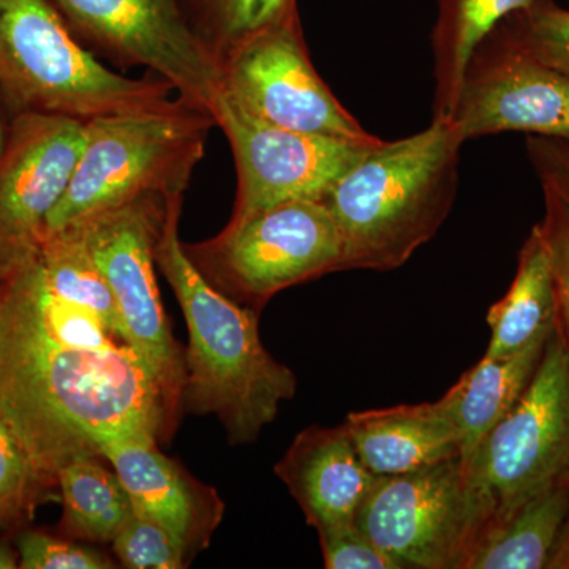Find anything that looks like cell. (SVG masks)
<instances>
[{
	"label": "cell",
	"instance_id": "83f0119b",
	"mask_svg": "<svg viewBox=\"0 0 569 569\" xmlns=\"http://www.w3.org/2000/svg\"><path fill=\"white\" fill-rule=\"evenodd\" d=\"M545 217L538 223L548 249L557 299V328L569 355V200L542 183Z\"/></svg>",
	"mask_w": 569,
	"mask_h": 569
},
{
	"label": "cell",
	"instance_id": "277c9868",
	"mask_svg": "<svg viewBox=\"0 0 569 569\" xmlns=\"http://www.w3.org/2000/svg\"><path fill=\"white\" fill-rule=\"evenodd\" d=\"M159 77L104 66L71 32L52 0H0V96L11 116L43 112L91 121L167 110L178 102Z\"/></svg>",
	"mask_w": 569,
	"mask_h": 569
},
{
	"label": "cell",
	"instance_id": "f1b7e54d",
	"mask_svg": "<svg viewBox=\"0 0 569 569\" xmlns=\"http://www.w3.org/2000/svg\"><path fill=\"white\" fill-rule=\"evenodd\" d=\"M22 569H110L114 563L103 553L43 531H24L17 539Z\"/></svg>",
	"mask_w": 569,
	"mask_h": 569
},
{
	"label": "cell",
	"instance_id": "ba28073f",
	"mask_svg": "<svg viewBox=\"0 0 569 569\" xmlns=\"http://www.w3.org/2000/svg\"><path fill=\"white\" fill-rule=\"evenodd\" d=\"M164 200L144 194L69 224L81 234L118 307L121 339L162 392L171 425L181 407L186 362L171 336L156 277V244Z\"/></svg>",
	"mask_w": 569,
	"mask_h": 569
},
{
	"label": "cell",
	"instance_id": "8992f818",
	"mask_svg": "<svg viewBox=\"0 0 569 569\" xmlns=\"http://www.w3.org/2000/svg\"><path fill=\"white\" fill-rule=\"evenodd\" d=\"M186 250L213 287L254 312L287 288L342 271V239L317 200L231 219L219 234Z\"/></svg>",
	"mask_w": 569,
	"mask_h": 569
},
{
	"label": "cell",
	"instance_id": "7c38bea8",
	"mask_svg": "<svg viewBox=\"0 0 569 569\" xmlns=\"http://www.w3.org/2000/svg\"><path fill=\"white\" fill-rule=\"evenodd\" d=\"M211 114L233 151L238 174L233 220L287 201H323L337 179L381 141L282 129L258 121L220 93Z\"/></svg>",
	"mask_w": 569,
	"mask_h": 569
},
{
	"label": "cell",
	"instance_id": "e0dca14e",
	"mask_svg": "<svg viewBox=\"0 0 569 569\" xmlns=\"http://www.w3.org/2000/svg\"><path fill=\"white\" fill-rule=\"evenodd\" d=\"M343 426L362 463L377 477H397L460 458L458 432L438 400L353 411Z\"/></svg>",
	"mask_w": 569,
	"mask_h": 569
},
{
	"label": "cell",
	"instance_id": "3957f363",
	"mask_svg": "<svg viewBox=\"0 0 569 569\" xmlns=\"http://www.w3.org/2000/svg\"><path fill=\"white\" fill-rule=\"evenodd\" d=\"M462 134L451 119L383 141L337 179L323 203L342 239V271H392L448 219L458 194Z\"/></svg>",
	"mask_w": 569,
	"mask_h": 569
},
{
	"label": "cell",
	"instance_id": "9c48e42d",
	"mask_svg": "<svg viewBox=\"0 0 569 569\" xmlns=\"http://www.w3.org/2000/svg\"><path fill=\"white\" fill-rule=\"evenodd\" d=\"M462 462L496 508L490 527L569 478V355L557 323L529 387Z\"/></svg>",
	"mask_w": 569,
	"mask_h": 569
},
{
	"label": "cell",
	"instance_id": "44dd1931",
	"mask_svg": "<svg viewBox=\"0 0 569 569\" xmlns=\"http://www.w3.org/2000/svg\"><path fill=\"white\" fill-rule=\"evenodd\" d=\"M538 0H437V21L430 44L433 52V119H449L475 48L509 14Z\"/></svg>",
	"mask_w": 569,
	"mask_h": 569
},
{
	"label": "cell",
	"instance_id": "30bf717a",
	"mask_svg": "<svg viewBox=\"0 0 569 569\" xmlns=\"http://www.w3.org/2000/svg\"><path fill=\"white\" fill-rule=\"evenodd\" d=\"M219 93L258 121L282 129L353 141L376 138L318 74L298 7L220 62Z\"/></svg>",
	"mask_w": 569,
	"mask_h": 569
},
{
	"label": "cell",
	"instance_id": "f546056e",
	"mask_svg": "<svg viewBox=\"0 0 569 569\" xmlns=\"http://www.w3.org/2000/svg\"><path fill=\"white\" fill-rule=\"evenodd\" d=\"M328 569H402L376 542L366 537L356 523L317 530Z\"/></svg>",
	"mask_w": 569,
	"mask_h": 569
},
{
	"label": "cell",
	"instance_id": "1f68e13d",
	"mask_svg": "<svg viewBox=\"0 0 569 569\" xmlns=\"http://www.w3.org/2000/svg\"><path fill=\"white\" fill-rule=\"evenodd\" d=\"M549 569H569V518L565 523V529L561 531L559 545H557L556 552H553L552 560H550Z\"/></svg>",
	"mask_w": 569,
	"mask_h": 569
},
{
	"label": "cell",
	"instance_id": "2e32d148",
	"mask_svg": "<svg viewBox=\"0 0 569 569\" xmlns=\"http://www.w3.org/2000/svg\"><path fill=\"white\" fill-rule=\"evenodd\" d=\"M276 475L316 530L353 523L378 478L362 463L343 422L298 433Z\"/></svg>",
	"mask_w": 569,
	"mask_h": 569
},
{
	"label": "cell",
	"instance_id": "9a60e30c",
	"mask_svg": "<svg viewBox=\"0 0 569 569\" xmlns=\"http://www.w3.org/2000/svg\"><path fill=\"white\" fill-rule=\"evenodd\" d=\"M99 452L121 479L134 512L170 531L189 559L209 545L222 522V498L160 452L156 437L103 438Z\"/></svg>",
	"mask_w": 569,
	"mask_h": 569
},
{
	"label": "cell",
	"instance_id": "d4e9b609",
	"mask_svg": "<svg viewBox=\"0 0 569 569\" xmlns=\"http://www.w3.org/2000/svg\"><path fill=\"white\" fill-rule=\"evenodd\" d=\"M501 24L530 54L569 77V10L553 0H538Z\"/></svg>",
	"mask_w": 569,
	"mask_h": 569
},
{
	"label": "cell",
	"instance_id": "e575fe53",
	"mask_svg": "<svg viewBox=\"0 0 569 569\" xmlns=\"http://www.w3.org/2000/svg\"><path fill=\"white\" fill-rule=\"evenodd\" d=\"M3 280H6V274H3L2 271H0V301H2Z\"/></svg>",
	"mask_w": 569,
	"mask_h": 569
},
{
	"label": "cell",
	"instance_id": "d6986e66",
	"mask_svg": "<svg viewBox=\"0 0 569 569\" xmlns=\"http://www.w3.org/2000/svg\"><path fill=\"white\" fill-rule=\"evenodd\" d=\"M557 320L556 288L548 249L538 223L519 252L518 271L507 295L489 309L490 342L485 356L518 353L546 335Z\"/></svg>",
	"mask_w": 569,
	"mask_h": 569
},
{
	"label": "cell",
	"instance_id": "cb8c5ba5",
	"mask_svg": "<svg viewBox=\"0 0 569 569\" xmlns=\"http://www.w3.org/2000/svg\"><path fill=\"white\" fill-rule=\"evenodd\" d=\"M190 31L219 70L254 33L295 9L296 0H179Z\"/></svg>",
	"mask_w": 569,
	"mask_h": 569
},
{
	"label": "cell",
	"instance_id": "ac0fdd59",
	"mask_svg": "<svg viewBox=\"0 0 569 569\" xmlns=\"http://www.w3.org/2000/svg\"><path fill=\"white\" fill-rule=\"evenodd\" d=\"M552 329L518 353L501 358L482 356L477 366L438 399L458 432L460 458L467 459L516 406L537 372Z\"/></svg>",
	"mask_w": 569,
	"mask_h": 569
},
{
	"label": "cell",
	"instance_id": "ffe728a7",
	"mask_svg": "<svg viewBox=\"0 0 569 569\" xmlns=\"http://www.w3.org/2000/svg\"><path fill=\"white\" fill-rule=\"evenodd\" d=\"M568 518L569 478L531 497L490 527L467 569H549Z\"/></svg>",
	"mask_w": 569,
	"mask_h": 569
},
{
	"label": "cell",
	"instance_id": "7402d4cb",
	"mask_svg": "<svg viewBox=\"0 0 569 569\" xmlns=\"http://www.w3.org/2000/svg\"><path fill=\"white\" fill-rule=\"evenodd\" d=\"M102 456H80L59 470L63 529L71 537L111 542L134 509L118 473L100 462Z\"/></svg>",
	"mask_w": 569,
	"mask_h": 569
},
{
	"label": "cell",
	"instance_id": "7a4b0ae2",
	"mask_svg": "<svg viewBox=\"0 0 569 569\" xmlns=\"http://www.w3.org/2000/svg\"><path fill=\"white\" fill-rule=\"evenodd\" d=\"M183 194L164 197L156 264L181 306L189 348L182 402L216 415L231 443H252L293 399V370L272 358L258 331V312L222 293L190 260L179 238Z\"/></svg>",
	"mask_w": 569,
	"mask_h": 569
},
{
	"label": "cell",
	"instance_id": "836d02e7",
	"mask_svg": "<svg viewBox=\"0 0 569 569\" xmlns=\"http://www.w3.org/2000/svg\"><path fill=\"white\" fill-rule=\"evenodd\" d=\"M20 568V556L18 550H13L6 542H0V569Z\"/></svg>",
	"mask_w": 569,
	"mask_h": 569
},
{
	"label": "cell",
	"instance_id": "5bb4252c",
	"mask_svg": "<svg viewBox=\"0 0 569 569\" xmlns=\"http://www.w3.org/2000/svg\"><path fill=\"white\" fill-rule=\"evenodd\" d=\"M86 122L67 116H11L0 162V271L40 244L44 223L69 189L84 146Z\"/></svg>",
	"mask_w": 569,
	"mask_h": 569
},
{
	"label": "cell",
	"instance_id": "5b68a950",
	"mask_svg": "<svg viewBox=\"0 0 569 569\" xmlns=\"http://www.w3.org/2000/svg\"><path fill=\"white\" fill-rule=\"evenodd\" d=\"M213 126L211 112L182 99L167 110L103 116L86 122L80 160L69 189L44 223L43 234L144 194L186 193Z\"/></svg>",
	"mask_w": 569,
	"mask_h": 569
},
{
	"label": "cell",
	"instance_id": "484cf974",
	"mask_svg": "<svg viewBox=\"0 0 569 569\" xmlns=\"http://www.w3.org/2000/svg\"><path fill=\"white\" fill-rule=\"evenodd\" d=\"M111 545L126 568L181 569L190 561L170 531L137 512L123 523Z\"/></svg>",
	"mask_w": 569,
	"mask_h": 569
},
{
	"label": "cell",
	"instance_id": "6da1fadb",
	"mask_svg": "<svg viewBox=\"0 0 569 569\" xmlns=\"http://www.w3.org/2000/svg\"><path fill=\"white\" fill-rule=\"evenodd\" d=\"M0 417L47 486L80 456H100L103 438L171 437L162 392L126 342L96 348L51 335L0 301Z\"/></svg>",
	"mask_w": 569,
	"mask_h": 569
},
{
	"label": "cell",
	"instance_id": "d6a6232c",
	"mask_svg": "<svg viewBox=\"0 0 569 569\" xmlns=\"http://www.w3.org/2000/svg\"><path fill=\"white\" fill-rule=\"evenodd\" d=\"M11 121V112L7 103L0 96V162H2L3 151H6L7 137H9V127Z\"/></svg>",
	"mask_w": 569,
	"mask_h": 569
},
{
	"label": "cell",
	"instance_id": "4316f807",
	"mask_svg": "<svg viewBox=\"0 0 569 569\" xmlns=\"http://www.w3.org/2000/svg\"><path fill=\"white\" fill-rule=\"evenodd\" d=\"M44 486L20 438L0 417V526L20 518Z\"/></svg>",
	"mask_w": 569,
	"mask_h": 569
},
{
	"label": "cell",
	"instance_id": "4dcf8cb0",
	"mask_svg": "<svg viewBox=\"0 0 569 569\" xmlns=\"http://www.w3.org/2000/svg\"><path fill=\"white\" fill-rule=\"evenodd\" d=\"M527 149L541 183L552 187L569 200V140L531 137Z\"/></svg>",
	"mask_w": 569,
	"mask_h": 569
},
{
	"label": "cell",
	"instance_id": "8fae6325",
	"mask_svg": "<svg viewBox=\"0 0 569 569\" xmlns=\"http://www.w3.org/2000/svg\"><path fill=\"white\" fill-rule=\"evenodd\" d=\"M71 32L121 69L144 67L183 102L211 112L219 70L190 31L179 0H52Z\"/></svg>",
	"mask_w": 569,
	"mask_h": 569
},
{
	"label": "cell",
	"instance_id": "52a82bcc",
	"mask_svg": "<svg viewBox=\"0 0 569 569\" xmlns=\"http://www.w3.org/2000/svg\"><path fill=\"white\" fill-rule=\"evenodd\" d=\"M496 508L462 458L378 477L355 523L402 569H467Z\"/></svg>",
	"mask_w": 569,
	"mask_h": 569
},
{
	"label": "cell",
	"instance_id": "4fadbf2b",
	"mask_svg": "<svg viewBox=\"0 0 569 569\" xmlns=\"http://www.w3.org/2000/svg\"><path fill=\"white\" fill-rule=\"evenodd\" d=\"M452 123L463 140L503 132L569 140V77L497 24L475 48Z\"/></svg>",
	"mask_w": 569,
	"mask_h": 569
},
{
	"label": "cell",
	"instance_id": "603a6c76",
	"mask_svg": "<svg viewBox=\"0 0 569 569\" xmlns=\"http://www.w3.org/2000/svg\"><path fill=\"white\" fill-rule=\"evenodd\" d=\"M36 257L44 282L54 293L92 310L121 337L114 296L77 228L41 236Z\"/></svg>",
	"mask_w": 569,
	"mask_h": 569
}]
</instances>
